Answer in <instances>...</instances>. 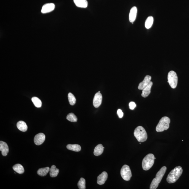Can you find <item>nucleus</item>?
<instances>
[{
    "label": "nucleus",
    "instance_id": "nucleus-1",
    "mask_svg": "<svg viewBox=\"0 0 189 189\" xmlns=\"http://www.w3.org/2000/svg\"><path fill=\"white\" fill-rule=\"evenodd\" d=\"M183 172V169L180 166L176 167L172 170L167 178V182L168 183L175 182L179 179Z\"/></svg>",
    "mask_w": 189,
    "mask_h": 189
},
{
    "label": "nucleus",
    "instance_id": "nucleus-2",
    "mask_svg": "<svg viewBox=\"0 0 189 189\" xmlns=\"http://www.w3.org/2000/svg\"><path fill=\"white\" fill-rule=\"evenodd\" d=\"M167 169L166 166H163L161 168L160 170L157 172L156 177L152 180L151 183L150 188V189H157L158 187L159 184L162 179L163 176H164Z\"/></svg>",
    "mask_w": 189,
    "mask_h": 189
},
{
    "label": "nucleus",
    "instance_id": "nucleus-3",
    "mask_svg": "<svg viewBox=\"0 0 189 189\" xmlns=\"http://www.w3.org/2000/svg\"><path fill=\"white\" fill-rule=\"evenodd\" d=\"M134 135L138 142H143L147 140V132L143 127L139 126L136 128Z\"/></svg>",
    "mask_w": 189,
    "mask_h": 189
},
{
    "label": "nucleus",
    "instance_id": "nucleus-4",
    "mask_svg": "<svg viewBox=\"0 0 189 189\" xmlns=\"http://www.w3.org/2000/svg\"><path fill=\"white\" fill-rule=\"evenodd\" d=\"M155 159V157L153 154H148L143 160L142 166L143 169L145 171L150 169L153 166Z\"/></svg>",
    "mask_w": 189,
    "mask_h": 189
},
{
    "label": "nucleus",
    "instance_id": "nucleus-5",
    "mask_svg": "<svg viewBox=\"0 0 189 189\" xmlns=\"http://www.w3.org/2000/svg\"><path fill=\"white\" fill-rule=\"evenodd\" d=\"M170 119L168 117H163L160 120L156 127V131L158 132H163L168 129L170 123Z\"/></svg>",
    "mask_w": 189,
    "mask_h": 189
},
{
    "label": "nucleus",
    "instance_id": "nucleus-6",
    "mask_svg": "<svg viewBox=\"0 0 189 189\" xmlns=\"http://www.w3.org/2000/svg\"><path fill=\"white\" fill-rule=\"evenodd\" d=\"M168 81L172 88L175 89L177 87L178 84V76L174 71H170L168 74Z\"/></svg>",
    "mask_w": 189,
    "mask_h": 189
},
{
    "label": "nucleus",
    "instance_id": "nucleus-7",
    "mask_svg": "<svg viewBox=\"0 0 189 189\" xmlns=\"http://www.w3.org/2000/svg\"><path fill=\"white\" fill-rule=\"evenodd\" d=\"M120 174L124 180L126 181L130 180L132 177V173L130 167L126 165H124L120 170Z\"/></svg>",
    "mask_w": 189,
    "mask_h": 189
},
{
    "label": "nucleus",
    "instance_id": "nucleus-8",
    "mask_svg": "<svg viewBox=\"0 0 189 189\" xmlns=\"http://www.w3.org/2000/svg\"><path fill=\"white\" fill-rule=\"evenodd\" d=\"M102 100V96L101 93H97L95 94L93 100V104L96 108L99 107L101 105Z\"/></svg>",
    "mask_w": 189,
    "mask_h": 189
},
{
    "label": "nucleus",
    "instance_id": "nucleus-9",
    "mask_svg": "<svg viewBox=\"0 0 189 189\" xmlns=\"http://www.w3.org/2000/svg\"><path fill=\"white\" fill-rule=\"evenodd\" d=\"M55 8V5L53 3H47L43 6L41 12L42 13H48L53 11Z\"/></svg>",
    "mask_w": 189,
    "mask_h": 189
},
{
    "label": "nucleus",
    "instance_id": "nucleus-10",
    "mask_svg": "<svg viewBox=\"0 0 189 189\" xmlns=\"http://www.w3.org/2000/svg\"><path fill=\"white\" fill-rule=\"evenodd\" d=\"M45 140V135L44 133H40L36 135L34 138V143L37 145H40L44 142Z\"/></svg>",
    "mask_w": 189,
    "mask_h": 189
},
{
    "label": "nucleus",
    "instance_id": "nucleus-11",
    "mask_svg": "<svg viewBox=\"0 0 189 189\" xmlns=\"http://www.w3.org/2000/svg\"><path fill=\"white\" fill-rule=\"evenodd\" d=\"M151 77L150 76L147 75L145 76L142 82L139 84L138 89L139 90H143L145 87L148 85L151 81Z\"/></svg>",
    "mask_w": 189,
    "mask_h": 189
},
{
    "label": "nucleus",
    "instance_id": "nucleus-12",
    "mask_svg": "<svg viewBox=\"0 0 189 189\" xmlns=\"http://www.w3.org/2000/svg\"><path fill=\"white\" fill-rule=\"evenodd\" d=\"M0 150L1 152V153L3 156L7 155L9 152L8 146L6 143L2 141L0 142Z\"/></svg>",
    "mask_w": 189,
    "mask_h": 189
},
{
    "label": "nucleus",
    "instance_id": "nucleus-13",
    "mask_svg": "<svg viewBox=\"0 0 189 189\" xmlns=\"http://www.w3.org/2000/svg\"><path fill=\"white\" fill-rule=\"evenodd\" d=\"M153 82L150 81L148 85L147 86L143 89L142 93V96L144 98L147 97L150 95L151 92V89Z\"/></svg>",
    "mask_w": 189,
    "mask_h": 189
},
{
    "label": "nucleus",
    "instance_id": "nucleus-14",
    "mask_svg": "<svg viewBox=\"0 0 189 189\" xmlns=\"http://www.w3.org/2000/svg\"><path fill=\"white\" fill-rule=\"evenodd\" d=\"M108 175L106 172H104L98 177L97 183L100 185H102L105 183L108 178Z\"/></svg>",
    "mask_w": 189,
    "mask_h": 189
},
{
    "label": "nucleus",
    "instance_id": "nucleus-15",
    "mask_svg": "<svg viewBox=\"0 0 189 189\" xmlns=\"http://www.w3.org/2000/svg\"><path fill=\"white\" fill-rule=\"evenodd\" d=\"M137 9L136 6L133 7L130 10L129 13V21L133 23L136 20L137 14Z\"/></svg>",
    "mask_w": 189,
    "mask_h": 189
},
{
    "label": "nucleus",
    "instance_id": "nucleus-16",
    "mask_svg": "<svg viewBox=\"0 0 189 189\" xmlns=\"http://www.w3.org/2000/svg\"><path fill=\"white\" fill-rule=\"evenodd\" d=\"M74 2L78 7L86 8L88 6V3L87 0H74Z\"/></svg>",
    "mask_w": 189,
    "mask_h": 189
},
{
    "label": "nucleus",
    "instance_id": "nucleus-17",
    "mask_svg": "<svg viewBox=\"0 0 189 189\" xmlns=\"http://www.w3.org/2000/svg\"><path fill=\"white\" fill-rule=\"evenodd\" d=\"M104 147L101 144H98L95 147L93 153L95 156H98L102 154Z\"/></svg>",
    "mask_w": 189,
    "mask_h": 189
},
{
    "label": "nucleus",
    "instance_id": "nucleus-18",
    "mask_svg": "<svg viewBox=\"0 0 189 189\" xmlns=\"http://www.w3.org/2000/svg\"><path fill=\"white\" fill-rule=\"evenodd\" d=\"M17 126L19 130L22 132H26L28 130V126L25 122L23 121H19L17 123Z\"/></svg>",
    "mask_w": 189,
    "mask_h": 189
},
{
    "label": "nucleus",
    "instance_id": "nucleus-19",
    "mask_svg": "<svg viewBox=\"0 0 189 189\" xmlns=\"http://www.w3.org/2000/svg\"><path fill=\"white\" fill-rule=\"evenodd\" d=\"M50 168L46 167L40 168L37 171V174L39 176L42 177H44L47 175L49 172H50Z\"/></svg>",
    "mask_w": 189,
    "mask_h": 189
},
{
    "label": "nucleus",
    "instance_id": "nucleus-20",
    "mask_svg": "<svg viewBox=\"0 0 189 189\" xmlns=\"http://www.w3.org/2000/svg\"><path fill=\"white\" fill-rule=\"evenodd\" d=\"M59 170L55 165H52L50 169V176L52 178L55 177L58 175Z\"/></svg>",
    "mask_w": 189,
    "mask_h": 189
},
{
    "label": "nucleus",
    "instance_id": "nucleus-21",
    "mask_svg": "<svg viewBox=\"0 0 189 189\" xmlns=\"http://www.w3.org/2000/svg\"><path fill=\"white\" fill-rule=\"evenodd\" d=\"M67 148L68 150L75 152L80 151L81 150L80 146L78 144H68L67 146Z\"/></svg>",
    "mask_w": 189,
    "mask_h": 189
},
{
    "label": "nucleus",
    "instance_id": "nucleus-22",
    "mask_svg": "<svg viewBox=\"0 0 189 189\" xmlns=\"http://www.w3.org/2000/svg\"><path fill=\"white\" fill-rule=\"evenodd\" d=\"M13 169L19 174H22L24 172V169L23 166L20 164H16L13 167Z\"/></svg>",
    "mask_w": 189,
    "mask_h": 189
},
{
    "label": "nucleus",
    "instance_id": "nucleus-23",
    "mask_svg": "<svg viewBox=\"0 0 189 189\" xmlns=\"http://www.w3.org/2000/svg\"><path fill=\"white\" fill-rule=\"evenodd\" d=\"M154 19L152 16H149L147 18L145 22V27L147 29H149L152 27Z\"/></svg>",
    "mask_w": 189,
    "mask_h": 189
},
{
    "label": "nucleus",
    "instance_id": "nucleus-24",
    "mask_svg": "<svg viewBox=\"0 0 189 189\" xmlns=\"http://www.w3.org/2000/svg\"><path fill=\"white\" fill-rule=\"evenodd\" d=\"M32 101L34 104V105L37 108H40L42 106V102L38 98L34 97L32 98Z\"/></svg>",
    "mask_w": 189,
    "mask_h": 189
},
{
    "label": "nucleus",
    "instance_id": "nucleus-25",
    "mask_svg": "<svg viewBox=\"0 0 189 189\" xmlns=\"http://www.w3.org/2000/svg\"><path fill=\"white\" fill-rule=\"evenodd\" d=\"M68 99L70 104L71 106L75 104L76 102V99L74 95L71 93H69L68 94Z\"/></svg>",
    "mask_w": 189,
    "mask_h": 189
},
{
    "label": "nucleus",
    "instance_id": "nucleus-26",
    "mask_svg": "<svg viewBox=\"0 0 189 189\" xmlns=\"http://www.w3.org/2000/svg\"><path fill=\"white\" fill-rule=\"evenodd\" d=\"M67 119L71 122H75L77 120V118L75 114L73 113L68 114L66 117Z\"/></svg>",
    "mask_w": 189,
    "mask_h": 189
},
{
    "label": "nucleus",
    "instance_id": "nucleus-27",
    "mask_svg": "<svg viewBox=\"0 0 189 189\" xmlns=\"http://www.w3.org/2000/svg\"><path fill=\"white\" fill-rule=\"evenodd\" d=\"M77 186L79 189H85L86 188L85 179L83 178H81L77 184Z\"/></svg>",
    "mask_w": 189,
    "mask_h": 189
},
{
    "label": "nucleus",
    "instance_id": "nucleus-28",
    "mask_svg": "<svg viewBox=\"0 0 189 189\" xmlns=\"http://www.w3.org/2000/svg\"><path fill=\"white\" fill-rule=\"evenodd\" d=\"M136 105L135 103L133 102H131L129 103V106L130 109L131 110H133L136 107Z\"/></svg>",
    "mask_w": 189,
    "mask_h": 189
},
{
    "label": "nucleus",
    "instance_id": "nucleus-29",
    "mask_svg": "<svg viewBox=\"0 0 189 189\" xmlns=\"http://www.w3.org/2000/svg\"><path fill=\"white\" fill-rule=\"evenodd\" d=\"M117 114L119 118H122L123 116V113L121 109H119L117 111Z\"/></svg>",
    "mask_w": 189,
    "mask_h": 189
},
{
    "label": "nucleus",
    "instance_id": "nucleus-30",
    "mask_svg": "<svg viewBox=\"0 0 189 189\" xmlns=\"http://www.w3.org/2000/svg\"><path fill=\"white\" fill-rule=\"evenodd\" d=\"M98 93H100V91H98Z\"/></svg>",
    "mask_w": 189,
    "mask_h": 189
}]
</instances>
